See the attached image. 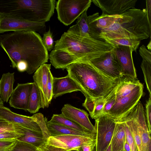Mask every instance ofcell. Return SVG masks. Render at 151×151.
Instances as JSON below:
<instances>
[{"instance_id": "16", "label": "cell", "mask_w": 151, "mask_h": 151, "mask_svg": "<svg viewBox=\"0 0 151 151\" xmlns=\"http://www.w3.org/2000/svg\"><path fill=\"white\" fill-rule=\"evenodd\" d=\"M0 119L8 122L17 124L22 127L42 134L39 127L32 116L14 113L3 105H0Z\"/></svg>"}, {"instance_id": "12", "label": "cell", "mask_w": 151, "mask_h": 151, "mask_svg": "<svg viewBox=\"0 0 151 151\" xmlns=\"http://www.w3.org/2000/svg\"><path fill=\"white\" fill-rule=\"evenodd\" d=\"M96 136L89 137L74 135L51 136L46 142L48 145L69 151H78L82 146L96 141Z\"/></svg>"}, {"instance_id": "11", "label": "cell", "mask_w": 151, "mask_h": 151, "mask_svg": "<svg viewBox=\"0 0 151 151\" xmlns=\"http://www.w3.org/2000/svg\"><path fill=\"white\" fill-rule=\"evenodd\" d=\"M88 62L101 73L113 79L117 80L123 76L120 64L113 50Z\"/></svg>"}, {"instance_id": "47", "label": "cell", "mask_w": 151, "mask_h": 151, "mask_svg": "<svg viewBox=\"0 0 151 151\" xmlns=\"http://www.w3.org/2000/svg\"><path fill=\"white\" fill-rule=\"evenodd\" d=\"M147 49L151 51V41L150 40L147 46Z\"/></svg>"}, {"instance_id": "6", "label": "cell", "mask_w": 151, "mask_h": 151, "mask_svg": "<svg viewBox=\"0 0 151 151\" xmlns=\"http://www.w3.org/2000/svg\"><path fill=\"white\" fill-rule=\"evenodd\" d=\"M55 0H16L13 2L12 14L25 20L45 23L54 14Z\"/></svg>"}, {"instance_id": "8", "label": "cell", "mask_w": 151, "mask_h": 151, "mask_svg": "<svg viewBox=\"0 0 151 151\" xmlns=\"http://www.w3.org/2000/svg\"><path fill=\"white\" fill-rule=\"evenodd\" d=\"M45 23L34 22L9 14H0V33L9 31H32L43 34Z\"/></svg>"}, {"instance_id": "52", "label": "cell", "mask_w": 151, "mask_h": 151, "mask_svg": "<svg viewBox=\"0 0 151 151\" xmlns=\"http://www.w3.org/2000/svg\"></svg>"}, {"instance_id": "29", "label": "cell", "mask_w": 151, "mask_h": 151, "mask_svg": "<svg viewBox=\"0 0 151 151\" xmlns=\"http://www.w3.org/2000/svg\"><path fill=\"white\" fill-rule=\"evenodd\" d=\"M114 47L118 46L128 47L131 48L133 51L136 52L140 41L134 39L122 38L115 39L107 41Z\"/></svg>"}, {"instance_id": "20", "label": "cell", "mask_w": 151, "mask_h": 151, "mask_svg": "<svg viewBox=\"0 0 151 151\" xmlns=\"http://www.w3.org/2000/svg\"><path fill=\"white\" fill-rule=\"evenodd\" d=\"M52 98L58 96L73 92L83 91L78 84L68 75L61 77H53L52 82Z\"/></svg>"}, {"instance_id": "36", "label": "cell", "mask_w": 151, "mask_h": 151, "mask_svg": "<svg viewBox=\"0 0 151 151\" xmlns=\"http://www.w3.org/2000/svg\"><path fill=\"white\" fill-rule=\"evenodd\" d=\"M42 43L47 50L50 51L54 48V41L52 34L50 29L46 32L43 34L42 38Z\"/></svg>"}, {"instance_id": "50", "label": "cell", "mask_w": 151, "mask_h": 151, "mask_svg": "<svg viewBox=\"0 0 151 151\" xmlns=\"http://www.w3.org/2000/svg\"><path fill=\"white\" fill-rule=\"evenodd\" d=\"M4 121H6L5 120H4L3 119H0V123L1 122H4Z\"/></svg>"}, {"instance_id": "35", "label": "cell", "mask_w": 151, "mask_h": 151, "mask_svg": "<svg viewBox=\"0 0 151 151\" xmlns=\"http://www.w3.org/2000/svg\"><path fill=\"white\" fill-rule=\"evenodd\" d=\"M11 151H37V150L30 144L17 140Z\"/></svg>"}, {"instance_id": "17", "label": "cell", "mask_w": 151, "mask_h": 151, "mask_svg": "<svg viewBox=\"0 0 151 151\" xmlns=\"http://www.w3.org/2000/svg\"><path fill=\"white\" fill-rule=\"evenodd\" d=\"M32 83L17 84L10 96L9 103L14 108L27 111Z\"/></svg>"}, {"instance_id": "1", "label": "cell", "mask_w": 151, "mask_h": 151, "mask_svg": "<svg viewBox=\"0 0 151 151\" xmlns=\"http://www.w3.org/2000/svg\"><path fill=\"white\" fill-rule=\"evenodd\" d=\"M0 45L7 54L12 67L24 63L27 65L26 72H35L47 62L48 51L39 34L32 31L13 32L0 35Z\"/></svg>"}, {"instance_id": "19", "label": "cell", "mask_w": 151, "mask_h": 151, "mask_svg": "<svg viewBox=\"0 0 151 151\" xmlns=\"http://www.w3.org/2000/svg\"><path fill=\"white\" fill-rule=\"evenodd\" d=\"M51 64H44L35 72L33 76L34 82L40 91L42 108H48L49 104L47 99V87L48 74L51 69Z\"/></svg>"}, {"instance_id": "33", "label": "cell", "mask_w": 151, "mask_h": 151, "mask_svg": "<svg viewBox=\"0 0 151 151\" xmlns=\"http://www.w3.org/2000/svg\"><path fill=\"white\" fill-rule=\"evenodd\" d=\"M116 86V85L106 97V100L104 105L103 110V115H108L109 111L115 103L116 100L115 93Z\"/></svg>"}, {"instance_id": "45", "label": "cell", "mask_w": 151, "mask_h": 151, "mask_svg": "<svg viewBox=\"0 0 151 151\" xmlns=\"http://www.w3.org/2000/svg\"><path fill=\"white\" fill-rule=\"evenodd\" d=\"M146 1V10L148 20L150 24L151 25V0H147Z\"/></svg>"}, {"instance_id": "4", "label": "cell", "mask_w": 151, "mask_h": 151, "mask_svg": "<svg viewBox=\"0 0 151 151\" xmlns=\"http://www.w3.org/2000/svg\"><path fill=\"white\" fill-rule=\"evenodd\" d=\"M55 43L53 49L66 50L75 56L78 61L87 62L112 51L114 48L104 40L81 37L67 32H64Z\"/></svg>"}, {"instance_id": "32", "label": "cell", "mask_w": 151, "mask_h": 151, "mask_svg": "<svg viewBox=\"0 0 151 151\" xmlns=\"http://www.w3.org/2000/svg\"><path fill=\"white\" fill-rule=\"evenodd\" d=\"M6 132H16L24 134L23 127L14 123L4 121L0 123V133Z\"/></svg>"}, {"instance_id": "34", "label": "cell", "mask_w": 151, "mask_h": 151, "mask_svg": "<svg viewBox=\"0 0 151 151\" xmlns=\"http://www.w3.org/2000/svg\"><path fill=\"white\" fill-rule=\"evenodd\" d=\"M106 97L95 101L94 109L91 116L92 119H96L103 115V110L106 100Z\"/></svg>"}, {"instance_id": "28", "label": "cell", "mask_w": 151, "mask_h": 151, "mask_svg": "<svg viewBox=\"0 0 151 151\" xmlns=\"http://www.w3.org/2000/svg\"><path fill=\"white\" fill-rule=\"evenodd\" d=\"M48 122L60 125L80 132H88L85 131L76 123L65 117L62 114H53L51 119Z\"/></svg>"}, {"instance_id": "2", "label": "cell", "mask_w": 151, "mask_h": 151, "mask_svg": "<svg viewBox=\"0 0 151 151\" xmlns=\"http://www.w3.org/2000/svg\"><path fill=\"white\" fill-rule=\"evenodd\" d=\"M66 69L68 75L81 88L85 96L93 101L106 96L117 84L118 79L106 76L87 62L78 61Z\"/></svg>"}, {"instance_id": "42", "label": "cell", "mask_w": 151, "mask_h": 151, "mask_svg": "<svg viewBox=\"0 0 151 151\" xmlns=\"http://www.w3.org/2000/svg\"><path fill=\"white\" fill-rule=\"evenodd\" d=\"M86 99L82 105L89 112L90 116L92 114L95 106V101H93L88 97Z\"/></svg>"}, {"instance_id": "31", "label": "cell", "mask_w": 151, "mask_h": 151, "mask_svg": "<svg viewBox=\"0 0 151 151\" xmlns=\"http://www.w3.org/2000/svg\"><path fill=\"white\" fill-rule=\"evenodd\" d=\"M122 17L121 15H107L103 17L99 16L96 21L97 27L100 30L108 28L112 25L117 19Z\"/></svg>"}, {"instance_id": "21", "label": "cell", "mask_w": 151, "mask_h": 151, "mask_svg": "<svg viewBox=\"0 0 151 151\" xmlns=\"http://www.w3.org/2000/svg\"><path fill=\"white\" fill-rule=\"evenodd\" d=\"M49 59L55 68L63 70L78 61L75 56L67 51L60 49H53L49 55Z\"/></svg>"}, {"instance_id": "43", "label": "cell", "mask_w": 151, "mask_h": 151, "mask_svg": "<svg viewBox=\"0 0 151 151\" xmlns=\"http://www.w3.org/2000/svg\"><path fill=\"white\" fill-rule=\"evenodd\" d=\"M37 151H66V150L48 145L45 142L37 148Z\"/></svg>"}, {"instance_id": "5", "label": "cell", "mask_w": 151, "mask_h": 151, "mask_svg": "<svg viewBox=\"0 0 151 151\" xmlns=\"http://www.w3.org/2000/svg\"><path fill=\"white\" fill-rule=\"evenodd\" d=\"M144 86L139 81L122 76L118 79L115 103L108 115L115 120L125 117L136 106L143 94Z\"/></svg>"}, {"instance_id": "22", "label": "cell", "mask_w": 151, "mask_h": 151, "mask_svg": "<svg viewBox=\"0 0 151 151\" xmlns=\"http://www.w3.org/2000/svg\"><path fill=\"white\" fill-rule=\"evenodd\" d=\"M116 123L111 144L112 151H123L126 140L124 124L121 119L115 120Z\"/></svg>"}, {"instance_id": "24", "label": "cell", "mask_w": 151, "mask_h": 151, "mask_svg": "<svg viewBox=\"0 0 151 151\" xmlns=\"http://www.w3.org/2000/svg\"><path fill=\"white\" fill-rule=\"evenodd\" d=\"M14 73H4L0 80V97L3 102H7L13 91Z\"/></svg>"}, {"instance_id": "51", "label": "cell", "mask_w": 151, "mask_h": 151, "mask_svg": "<svg viewBox=\"0 0 151 151\" xmlns=\"http://www.w3.org/2000/svg\"><path fill=\"white\" fill-rule=\"evenodd\" d=\"M78 151L76 150H70V151Z\"/></svg>"}, {"instance_id": "10", "label": "cell", "mask_w": 151, "mask_h": 151, "mask_svg": "<svg viewBox=\"0 0 151 151\" xmlns=\"http://www.w3.org/2000/svg\"><path fill=\"white\" fill-rule=\"evenodd\" d=\"M116 122L114 118L103 115L95 119V151H104L111 143Z\"/></svg>"}, {"instance_id": "39", "label": "cell", "mask_w": 151, "mask_h": 151, "mask_svg": "<svg viewBox=\"0 0 151 151\" xmlns=\"http://www.w3.org/2000/svg\"><path fill=\"white\" fill-rule=\"evenodd\" d=\"M145 115L149 132L151 133V96H149L145 104Z\"/></svg>"}, {"instance_id": "26", "label": "cell", "mask_w": 151, "mask_h": 151, "mask_svg": "<svg viewBox=\"0 0 151 151\" xmlns=\"http://www.w3.org/2000/svg\"><path fill=\"white\" fill-rule=\"evenodd\" d=\"M24 135L17 140L30 144L37 148L46 142L43 137L42 134L35 132L23 127Z\"/></svg>"}, {"instance_id": "46", "label": "cell", "mask_w": 151, "mask_h": 151, "mask_svg": "<svg viewBox=\"0 0 151 151\" xmlns=\"http://www.w3.org/2000/svg\"><path fill=\"white\" fill-rule=\"evenodd\" d=\"M124 151H131L130 147L127 142L126 139L124 146Z\"/></svg>"}, {"instance_id": "15", "label": "cell", "mask_w": 151, "mask_h": 151, "mask_svg": "<svg viewBox=\"0 0 151 151\" xmlns=\"http://www.w3.org/2000/svg\"><path fill=\"white\" fill-rule=\"evenodd\" d=\"M61 114L79 125L85 131L96 134L94 126L90 122L88 114L85 111L66 104L62 108Z\"/></svg>"}, {"instance_id": "14", "label": "cell", "mask_w": 151, "mask_h": 151, "mask_svg": "<svg viewBox=\"0 0 151 151\" xmlns=\"http://www.w3.org/2000/svg\"><path fill=\"white\" fill-rule=\"evenodd\" d=\"M120 64L123 76L137 79V75L132 58V49L128 47L118 46L113 50Z\"/></svg>"}, {"instance_id": "49", "label": "cell", "mask_w": 151, "mask_h": 151, "mask_svg": "<svg viewBox=\"0 0 151 151\" xmlns=\"http://www.w3.org/2000/svg\"><path fill=\"white\" fill-rule=\"evenodd\" d=\"M4 104V102L1 99V98L0 97V105H3Z\"/></svg>"}, {"instance_id": "9", "label": "cell", "mask_w": 151, "mask_h": 151, "mask_svg": "<svg viewBox=\"0 0 151 151\" xmlns=\"http://www.w3.org/2000/svg\"><path fill=\"white\" fill-rule=\"evenodd\" d=\"M85 11L77 18L76 24L70 27L67 32L81 37H91L99 40L100 30L97 27L96 21L99 15L98 12L88 16Z\"/></svg>"}, {"instance_id": "3", "label": "cell", "mask_w": 151, "mask_h": 151, "mask_svg": "<svg viewBox=\"0 0 151 151\" xmlns=\"http://www.w3.org/2000/svg\"><path fill=\"white\" fill-rule=\"evenodd\" d=\"M110 27L100 30V37L106 41L122 38L140 41L150 37L151 25L148 22L146 9L135 8L121 14Z\"/></svg>"}, {"instance_id": "25", "label": "cell", "mask_w": 151, "mask_h": 151, "mask_svg": "<svg viewBox=\"0 0 151 151\" xmlns=\"http://www.w3.org/2000/svg\"><path fill=\"white\" fill-rule=\"evenodd\" d=\"M47 125L51 136L63 135H74L95 137L96 134L88 132H83L60 125L49 122L47 121Z\"/></svg>"}, {"instance_id": "37", "label": "cell", "mask_w": 151, "mask_h": 151, "mask_svg": "<svg viewBox=\"0 0 151 151\" xmlns=\"http://www.w3.org/2000/svg\"><path fill=\"white\" fill-rule=\"evenodd\" d=\"M119 119L122 120L124 122L126 132V139L130 147L131 151H138L133 137L128 126L122 119Z\"/></svg>"}, {"instance_id": "7", "label": "cell", "mask_w": 151, "mask_h": 151, "mask_svg": "<svg viewBox=\"0 0 151 151\" xmlns=\"http://www.w3.org/2000/svg\"><path fill=\"white\" fill-rule=\"evenodd\" d=\"M91 0H58L56 3L58 20L65 26L71 24L90 7Z\"/></svg>"}, {"instance_id": "13", "label": "cell", "mask_w": 151, "mask_h": 151, "mask_svg": "<svg viewBox=\"0 0 151 151\" xmlns=\"http://www.w3.org/2000/svg\"><path fill=\"white\" fill-rule=\"evenodd\" d=\"M102 11L100 17L121 15L128 9L134 8L137 0H91Z\"/></svg>"}, {"instance_id": "41", "label": "cell", "mask_w": 151, "mask_h": 151, "mask_svg": "<svg viewBox=\"0 0 151 151\" xmlns=\"http://www.w3.org/2000/svg\"><path fill=\"white\" fill-rule=\"evenodd\" d=\"M24 134L16 132H6L0 133V140L17 139Z\"/></svg>"}, {"instance_id": "30", "label": "cell", "mask_w": 151, "mask_h": 151, "mask_svg": "<svg viewBox=\"0 0 151 151\" xmlns=\"http://www.w3.org/2000/svg\"><path fill=\"white\" fill-rule=\"evenodd\" d=\"M32 116L39 127L43 138L47 141L51 136L47 125V119L41 113L35 114Z\"/></svg>"}, {"instance_id": "18", "label": "cell", "mask_w": 151, "mask_h": 151, "mask_svg": "<svg viewBox=\"0 0 151 151\" xmlns=\"http://www.w3.org/2000/svg\"><path fill=\"white\" fill-rule=\"evenodd\" d=\"M136 118L142 143V151H151L150 134L148 129L145 110L139 101L135 106Z\"/></svg>"}, {"instance_id": "44", "label": "cell", "mask_w": 151, "mask_h": 151, "mask_svg": "<svg viewBox=\"0 0 151 151\" xmlns=\"http://www.w3.org/2000/svg\"><path fill=\"white\" fill-rule=\"evenodd\" d=\"M96 141L80 147L78 151H95Z\"/></svg>"}, {"instance_id": "48", "label": "cell", "mask_w": 151, "mask_h": 151, "mask_svg": "<svg viewBox=\"0 0 151 151\" xmlns=\"http://www.w3.org/2000/svg\"><path fill=\"white\" fill-rule=\"evenodd\" d=\"M104 151H112L111 143L107 149Z\"/></svg>"}, {"instance_id": "38", "label": "cell", "mask_w": 151, "mask_h": 151, "mask_svg": "<svg viewBox=\"0 0 151 151\" xmlns=\"http://www.w3.org/2000/svg\"><path fill=\"white\" fill-rule=\"evenodd\" d=\"M17 139L0 140V151H11Z\"/></svg>"}, {"instance_id": "23", "label": "cell", "mask_w": 151, "mask_h": 151, "mask_svg": "<svg viewBox=\"0 0 151 151\" xmlns=\"http://www.w3.org/2000/svg\"><path fill=\"white\" fill-rule=\"evenodd\" d=\"M139 52L142 59L141 67L149 96H151V51L142 46L140 47Z\"/></svg>"}, {"instance_id": "27", "label": "cell", "mask_w": 151, "mask_h": 151, "mask_svg": "<svg viewBox=\"0 0 151 151\" xmlns=\"http://www.w3.org/2000/svg\"><path fill=\"white\" fill-rule=\"evenodd\" d=\"M32 83L27 111L30 113L34 114L37 112L42 108V105L39 90L35 83L34 82Z\"/></svg>"}, {"instance_id": "40", "label": "cell", "mask_w": 151, "mask_h": 151, "mask_svg": "<svg viewBox=\"0 0 151 151\" xmlns=\"http://www.w3.org/2000/svg\"><path fill=\"white\" fill-rule=\"evenodd\" d=\"M53 77L50 71L48 73L47 87V99L48 103L50 104L52 98V82Z\"/></svg>"}]
</instances>
